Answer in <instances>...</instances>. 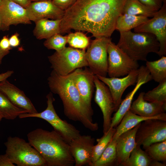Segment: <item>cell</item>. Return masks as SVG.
Here are the masks:
<instances>
[{
  "label": "cell",
  "instance_id": "cell-1",
  "mask_svg": "<svg viewBox=\"0 0 166 166\" xmlns=\"http://www.w3.org/2000/svg\"><path fill=\"white\" fill-rule=\"evenodd\" d=\"M128 0H77L65 11L60 33L71 30L87 32L95 38L110 37Z\"/></svg>",
  "mask_w": 166,
  "mask_h": 166
},
{
  "label": "cell",
  "instance_id": "cell-2",
  "mask_svg": "<svg viewBox=\"0 0 166 166\" xmlns=\"http://www.w3.org/2000/svg\"><path fill=\"white\" fill-rule=\"evenodd\" d=\"M48 81L51 92L58 95L61 99L64 114L68 118L81 122L90 131L98 129V124L93 121L92 107L88 106L81 98L74 83L73 72L63 76L53 70Z\"/></svg>",
  "mask_w": 166,
  "mask_h": 166
},
{
  "label": "cell",
  "instance_id": "cell-3",
  "mask_svg": "<svg viewBox=\"0 0 166 166\" xmlns=\"http://www.w3.org/2000/svg\"><path fill=\"white\" fill-rule=\"evenodd\" d=\"M29 142L40 154L47 166H73L69 144L54 130L38 128L27 135Z\"/></svg>",
  "mask_w": 166,
  "mask_h": 166
},
{
  "label": "cell",
  "instance_id": "cell-4",
  "mask_svg": "<svg viewBox=\"0 0 166 166\" xmlns=\"http://www.w3.org/2000/svg\"><path fill=\"white\" fill-rule=\"evenodd\" d=\"M117 45L134 60L146 61L150 53L157 54L159 44L156 37L146 32H121Z\"/></svg>",
  "mask_w": 166,
  "mask_h": 166
},
{
  "label": "cell",
  "instance_id": "cell-5",
  "mask_svg": "<svg viewBox=\"0 0 166 166\" xmlns=\"http://www.w3.org/2000/svg\"><path fill=\"white\" fill-rule=\"evenodd\" d=\"M6 154L18 166H47L39 152L29 142L18 137H8Z\"/></svg>",
  "mask_w": 166,
  "mask_h": 166
},
{
  "label": "cell",
  "instance_id": "cell-6",
  "mask_svg": "<svg viewBox=\"0 0 166 166\" xmlns=\"http://www.w3.org/2000/svg\"><path fill=\"white\" fill-rule=\"evenodd\" d=\"M46 98L47 107L42 112L33 113H23L18 117L20 118L34 117L44 120L53 127L54 130L69 144L72 140L80 135V132L72 124L61 119L57 115L53 105L55 99L52 92L48 94Z\"/></svg>",
  "mask_w": 166,
  "mask_h": 166
},
{
  "label": "cell",
  "instance_id": "cell-7",
  "mask_svg": "<svg viewBox=\"0 0 166 166\" xmlns=\"http://www.w3.org/2000/svg\"><path fill=\"white\" fill-rule=\"evenodd\" d=\"M85 50L65 47L48 57L53 70L61 75H66L78 68L88 66Z\"/></svg>",
  "mask_w": 166,
  "mask_h": 166
},
{
  "label": "cell",
  "instance_id": "cell-8",
  "mask_svg": "<svg viewBox=\"0 0 166 166\" xmlns=\"http://www.w3.org/2000/svg\"><path fill=\"white\" fill-rule=\"evenodd\" d=\"M111 41L110 37L95 38L91 41L85 51L88 67L95 75L106 76L108 66L107 50Z\"/></svg>",
  "mask_w": 166,
  "mask_h": 166
},
{
  "label": "cell",
  "instance_id": "cell-9",
  "mask_svg": "<svg viewBox=\"0 0 166 166\" xmlns=\"http://www.w3.org/2000/svg\"><path fill=\"white\" fill-rule=\"evenodd\" d=\"M107 53V74L109 77L126 76L139 68L137 61L131 58L112 41L108 45Z\"/></svg>",
  "mask_w": 166,
  "mask_h": 166
},
{
  "label": "cell",
  "instance_id": "cell-10",
  "mask_svg": "<svg viewBox=\"0 0 166 166\" xmlns=\"http://www.w3.org/2000/svg\"><path fill=\"white\" fill-rule=\"evenodd\" d=\"M135 32H146L155 36L159 44L157 53L160 57L166 55V3L156 11L151 19L134 29Z\"/></svg>",
  "mask_w": 166,
  "mask_h": 166
},
{
  "label": "cell",
  "instance_id": "cell-11",
  "mask_svg": "<svg viewBox=\"0 0 166 166\" xmlns=\"http://www.w3.org/2000/svg\"><path fill=\"white\" fill-rule=\"evenodd\" d=\"M166 140V122L155 119L142 122L136 131L135 140L137 145L145 147Z\"/></svg>",
  "mask_w": 166,
  "mask_h": 166
},
{
  "label": "cell",
  "instance_id": "cell-12",
  "mask_svg": "<svg viewBox=\"0 0 166 166\" xmlns=\"http://www.w3.org/2000/svg\"><path fill=\"white\" fill-rule=\"evenodd\" d=\"M1 30H9L10 26L30 24L26 9L11 0H3L0 3Z\"/></svg>",
  "mask_w": 166,
  "mask_h": 166
},
{
  "label": "cell",
  "instance_id": "cell-13",
  "mask_svg": "<svg viewBox=\"0 0 166 166\" xmlns=\"http://www.w3.org/2000/svg\"><path fill=\"white\" fill-rule=\"evenodd\" d=\"M94 82L96 88L94 101L101 109L103 116V133L110 128L112 115L114 111L113 100L107 86L94 75Z\"/></svg>",
  "mask_w": 166,
  "mask_h": 166
},
{
  "label": "cell",
  "instance_id": "cell-14",
  "mask_svg": "<svg viewBox=\"0 0 166 166\" xmlns=\"http://www.w3.org/2000/svg\"><path fill=\"white\" fill-rule=\"evenodd\" d=\"M139 73L138 68L132 71L122 78H109L97 75L98 78L107 86L110 90L114 101V112L118 109L122 100V96L125 89L130 86L136 85Z\"/></svg>",
  "mask_w": 166,
  "mask_h": 166
},
{
  "label": "cell",
  "instance_id": "cell-15",
  "mask_svg": "<svg viewBox=\"0 0 166 166\" xmlns=\"http://www.w3.org/2000/svg\"><path fill=\"white\" fill-rule=\"evenodd\" d=\"M94 138L89 135H80L69 144L70 153L75 166H82L91 164Z\"/></svg>",
  "mask_w": 166,
  "mask_h": 166
},
{
  "label": "cell",
  "instance_id": "cell-16",
  "mask_svg": "<svg viewBox=\"0 0 166 166\" xmlns=\"http://www.w3.org/2000/svg\"><path fill=\"white\" fill-rule=\"evenodd\" d=\"M26 9L29 19L34 22L44 18L61 19L65 13L50 0L32 2Z\"/></svg>",
  "mask_w": 166,
  "mask_h": 166
},
{
  "label": "cell",
  "instance_id": "cell-17",
  "mask_svg": "<svg viewBox=\"0 0 166 166\" xmlns=\"http://www.w3.org/2000/svg\"><path fill=\"white\" fill-rule=\"evenodd\" d=\"M137 81L133 90L122 100L117 110L112 117L110 128H116L126 113L129 110L135 94L143 85L152 80V77L146 66L139 68Z\"/></svg>",
  "mask_w": 166,
  "mask_h": 166
},
{
  "label": "cell",
  "instance_id": "cell-18",
  "mask_svg": "<svg viewBox=\"0 0 166 166\" xmlns=\"http://www.w3.org/2000/svg\"><path fill=\"white\" fill-rule=\"evenodd\" d=\"M73 79L75 84L82 99L92 107L91 100L95 85L94 74L89 68H78L73 72Z\"/></svg>",
  "mask_w": 166,
  "mask_h": 166
},
{
  "label": "cell",
  "instance_id": "cell-19",
  "mask_svg": "<svg viewBox=\"0 0 166 166\" xmlns=\"http://www.w3.org/2000/svg\"><path fill=\"white\" fill-rule=\"evenodd\" d=\"M0 91L16 106L26 111L28 113H38L32 103L24 92L7 80L0 82Z\"/></svg>",
  "mask_w": 166,
  "mask_h": 166
},
{
  "label": "cell",
  "instance_id": "cell-20",
  "mask_svg": "<svg viewBox=\"0 0 166 166\" xmlns=\"http://www.w3.org/2000/svg\"><path fill=\"white\" fill-rule=\"evenodd\" d=\"M140 123L122 133L116 140L118 165H123L128 159L132 151L137 145L135 136Z\"/></svg>",
  "mask_w": 166,
  "mask_h": 166
},
{
  "label": "cell",
  "instance_id": "cell-21",
  "mask_svg": "<svg viewBox=\"0 0 166 166\" xmlns=\"http://www.w3.org/2000/svg\"><path fill=\"white\" fill-rule=\"evenodd\" d=\"M145 93H140L137 98L131 105L129 110L138 115L152 117L165 113L166 104L147 101L144 99Z\"/></svg>",
  "mask_w": 166,
  "mask_h": 166
},
{
  "label": "cell",
  "instance_id": "cell-22",
  "mask_svg": "<svg viewBox=\"0 0 166 166\" xmlns=\"http://www.w3.org/2000/svg\"><path fill=\"white\" fill-rule=\"evenodd\" d=\"M155 119L166 121V113H163L152 117H145L135 114L129 110L125 114L121 121L117 127L113 140H116L123 133L133 128L145 120Z\"/></svg>",
  "mask_w": 166,
  "mask_h": 166
},
{
  "label": "cell",
  "instance_id": "cell-23",
  "mask_svg": "<svg viewBox=\"0 0 166 166\" xmlns=\"http://www.w3.org/2000/svg\"><path fill=\"white\" fill-rule=\"evenodd\" d=\"M61 19H42L35 22L33 33L39 40L47 39L57 34H60Z\"/></svg>",
  "mask_w": 166,
  "mask_h": 166
},
{
  "label": "cell",
  "instance_id": "cell-24",
  "mask_svg": "<svg viewBox=\"0 0 166 166\" xmlns=\"http://www.w3.org/2000/svg\"><path fill=\"white\" fill-rule=\"evenodd\" d=\"M148 17L142 15H134L122 14L117 18L115 30L120 33L131 30L147 22Z\"/></svg>",
  "mask_w": 166,
  "mask_h": 166
},
{
  "label": "cell",
  "instance_id": "cell-25",
  "mask_svg": "<svg viewBox=\"0 0 166 166\" xmlns=\"http://www.w3.org/2000/svg\"><path fill=\"white\" fill-rule=\"evenodd\" d=\"M28 113L13 104L6 96L0 91V116L2 118L14 120L20 115Z\"/></svg>",
  "mask_w": 166,
  "mask_h": 166
},
{
  "label": "cell",
  "instance_id": "cell-26",
  "mask_svg": "<svg viewBox=\"0 0 166 166\" xmlns=\"http://www.w3.org/2000/svg\"><path fill=\"white\" fill-rule=\"evenodd\" d=\"M116 140L109 143L98 160L90 166H118Z\"/></svg>",
  "mask_w": 166,
  "mask_h": 166
},
{
  "label": "cell",
  "instance_id": "cell-27",
  "mask_svg": "<svg viewBox=\"0 0 166 166\" xmlns=\"http://www.w3.org/2000/svg\"><path fill=\"white\" fill-rule=\"evenodd\" d=\"M156 12L139 0H128L124 6L123 14L142 15L148 18L152 17Z\"/></svg>",
  "mask_w": 166,
  "mask_h": 166
},
{
  "label": "cell",
  "instance_id": "cell-28",
  "mask_svg": "<svg viewBox=\"0 0 166 166\" xmlns=\"http://www.w3.org/2000/svg\"><path fill=\"white\" fill-rule=\"evenodd\" d=\"M146 67L154 81L160 83L166 80V57L152 61H146Z\"/></svg>",
  "mask_w": 166,
  "mask_h": 166
},
{
  "label": "cell",
  "instance_id": "cell-29",
  "mask_svg": "<svg viewBox=\"0 0 166 166\" xmlns=\"http://www.w3.org/2000/svg\"><path fill=\"white\" fill-rule=\"evenodd\" d=\"M152 160L140 146L137 145L131 152L123 166H149Z\"/></svg>",
  "mask_w": 166,
  "mask_h": 166
},
{
  "label": "cell",
  "instance_id": "cell-30",
  "mask_svg": "<svg viewBox=\"0 0 166 166\" xmlns=\"http://www.w3.org/2000/svg\"><path fill=\"white\" fill-rule=\"evenodd\" d=\"M116 128H110L101 138L97 139V144L93 146L92 155L91 165L97 161L113 140Z\"/></svg>",
  "mask_w": 166,
  "mask_h": 166
},
{
  "label": "cell",
  "instance_id": "cell-31",
  "mask_svg": "<svg viewBox=\"0 0 166 166\" xmlns=\"http://www.w3.org/2000/svg\"><path fill=\"white\" fill-rule=\"evenodd\" d=\"M143 148L152 160L165 163L166 140L153 143Z\"/></svg>",
  "mask_w": 166,
  "mask_h": 166
},
{
  "label": "cell",
  "instance_id": "cell-32",
  "mask_svg": "<svg viewBox=\"0 0 166 166\" xmlns=\"http://www.w3.org/2000/svg\"><path fill=\"white\" fill-rule=\"evenodd\" d=\"M144 99L149 102L166 104V80L153 89L145 93Z\"/></svg>",
  "mask_w": 166,
  "mask_h": 166
},
{
  "label": "cell",
  "instance_id": "cell-33",
  "mask_svg": "<svg viewBox=\"0 0 166 166\" xmlns=\"http://www.w3.org/2000/svg\"><path fill=\"white\" fill-rule=\"evenodd\" d=\"M67 36V42L69 46L86 50L90 43V38L81 31L70 33Z\"/></svg>",
  "mask_w": 166,
  "mask_h": 166
},
{
  "label": "cell",
  "instance_id": "cell-34",
  "mask_svg": "<svg viewBox=\"0 0 166 166\" xmlns=\"http://www.w3.org/2000/svg\"><path fill=\"white\" fill-rule=\"evenodd\" d=\"M67 43V35L63 36L60 34H57L46 39L43 45L48 49L58 51L64 48Z\"/></svg>",
  "mask_w": 166,
  "mask_h": 166
},
{
  "label": "cell",
  "instance_id": "cell-35",
  "mask_svg": "<svg viewBox=\"0 0 166 166\" xmlns=\"http://www.w3.org/2000/svg\"><path fill=\"white\" fill-rule=\"evenodd\" d=\"M139 0L144 4L156 11L161 7L164 2V0Z\"/></svg>",
  "mask_w": 166,
  "mask_h": 166
},
{
  "label": "cell",
  "instance_id": "cell-36",
  "mask_svg": "<svg viewBox=\"0 0 166 166\" xmlns=\"http://www.w3.org/2000/svg\"><path fill=\"white\" fill-rule=\"evenodd\" d=\"M77 0H52V2L61 9L65 11L73 5Z\"/></svg>",
  "mask_w": 166,
  "mask_h": 166
},
{
  "label": "cell",
  "instance_id": "cell-37",
  "mask_svg": "<svg viewBox=\"0 0 166 166\" xmlns=\"http://www.w3.org/2000/svg\"><path fill=\"white\" fill-rule=\"evenodd\" d=\"M19 34L16 32L12 34L9 38L10 46L12 47H16L20 45V40L19 38Z\"/></svg>",
  "mask_w": 166,
  "mask_h": 166
},
{
  "label": "cell",
  "instance_id": "cell-38",
  "mask_svg": "<svg viewBox=\"0 0 166 166\" xmlns=\"http://www.w3.org/2000/svg\"><path fill=\"white\" fill-rule=\"evenodd\" d=\"M0 47L3 50L10 51L12 48L10 46L9 38L7 35L4 36L0 41Z\"/></svg>",
  "mask_w": 166,
  "mask_h": 166
},
{
  "label": "cell",
  "instance_id": "cell-39",
  "mask_svg": "<svg viewBox=\"0 0 166 166\" xmlns=\"http://www.w3.org/2000/svg\"><path fill=\"white\" fill-rule=\"evenodd\" d=\"M6 155H0V166H14Z\"/></svg>",
  "mask_w": 166,
  "mask_h": 166
},
{
  "label": "cell",
  "instance_id": "cell-40",
  "mask_svg": "<svg viewBox=\"0 0 166 166\" xmlns=\"http://www.w3.org/2000/svg\"><path fill=\"white\" fill-rule=\"evenodd\" d=\"M26 8L32 2L31 0H11Z\"/></svg>",
  "mask_w": 166,
  "mask_h": 166
},
{
  "label": "cell",
  "instance_id": "cell-41",
  "mask_svg": "<svg viewBox=\"0 0 166 166\" xmlns=\"http://www.w3.org/2000/svg\"><path fill=\"white\" fill-rule=\"evenodd\" d=\"M12 70H8L7 71L0 74V82L4 81L10 77L14 73Z\"/></svg>",
  "mask_w": 166,
  "mask_h": 166
},
{
  "label": "cell",
  "instance_id": "cell-42",
  "mask_svg": "<svg viewBox=\"0 0 166 166\" xmlns=\"http://www.w3.org/2000/svg\"><path fill=\"white\" fill-rule=\"evenodd\" d=\"M10 51L5 50L2 49L0 47V65L2 64V61L3 58L8 54Z\"/></svg>",
  "mask_w": 166,
  "mask_h": 166
},
{
  "label": "cell",
  "instance_id": "cell-43",
  "mask_svg": "<svg viewBox=\"0 0 166 166\" xmlns=\"http://www.w3.org/2000/svg\"><path fill=\"white\" fill-rule=\"evenodd\" d=\"M150 166H166V163H161L159 161L152 160L151 162Z\"/></svg>",
  "mask_w": 166,
  "mask_h": 166
},
{
  "label": "cell",
  "instance_id": "cell-44",
  "mask_svg": "<svg viewBox=\"0 0 166 166\" xmlns=\"http://www.w3.org/2000/svg\"><path fill=\"white\" fill-rule=\"evenodd\" d=\"M31 2H34V1H41V0H50L52 1V0H31Z\"/></svg>",
  "mask_w": 166,
  "mask_h": 166
},
{
  "label": "cell",
  "instance_id": "cell-45",
  "mask_svg": "<svg viewBox=\"0 0 166 166\" xmlns=\"http://www.w3.org/2000/svg\"><path fill=\"white\" fill-rule=\"evenodd\" d=\"M1 20L0 18V30H1Z\"/></svg>",
  "mask_w": 166,
  "mask_h": 166
},
{
  "label": "cell",
  "instance_id": "cell-46",
  "mask_svg": "<svg viewBox=\"0 0 166 166\" xmlns=\"http://www.w3.org/2000/svg\"><path fill=\"white\" fill-rule=\"evenodd\" d=\"M163 3H166V0H164Z\"/></svg>",
  "mask_w": 166,
  "mask_h": 166
},
{
  "label": "cell",
  "instance_id": "cell-47",
  "mask_svg": "<svg viewBox=\"0 0 166 166\" xmlns=\"http://www.w3.org/2000/svg\"><path fill=\"white\" fill-rule=\"evenodd\" d=\"M2 119V118L0 116V122L1 121Z\"/></svg>",
  "mask_w": 166,
  "mask_h": 166
},
{
  "label": "cell",
  "instance_id": "cell-48",
  "mask_svg": "<svg viewBox=\"0 0 166 166\" xmlns=\"http://www.w3.org/2000/svg\"><path fill=\"white\" fill-rule=\"evenodd\" d=\"M3 0H0V3Z\"/></svg>",
  "mask_w": 166,
  "mask_h": 166
}]
</instances>
